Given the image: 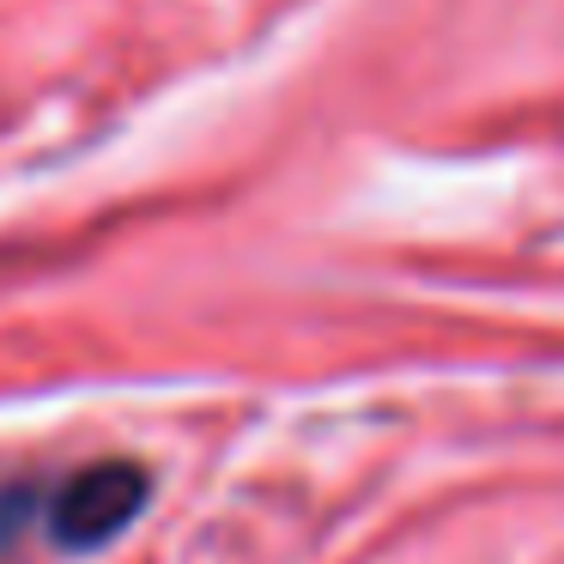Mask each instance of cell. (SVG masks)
Masks as SVG:
<instances>
[{"mask_svg":"<svg viewBox=\"0 0 564 564\" xmlns=\"http://www.w3.org/2000/svg\"><path fill=\"white\" fill-rule=\"evenodd\" d=\"M55 479H0V564H19L31 546H55Z\"/></svg>","mask_w":564,"mask_h":564,"instance_id":"2","label":"cell"},{"mask_svg":"<svg viewBox=\"0 0 564 564\" xmlns=\"http://www.w3.org/2000/svg\"><path fill=\"white\" fill-rule=\"evenodd\" d=\"M152 479L134 462H91L55 479V552H98L140 516Z\"/></svg>","mask_w":564,"mask_h":564,"instance_id":"1","label":"cell"}]
</instances>
